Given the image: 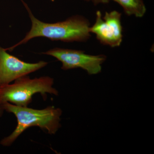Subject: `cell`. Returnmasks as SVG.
Masks as SVG:
<instances>
[{
    "label": "cell",
    "instance_id": "cell-2",
    "mask_svg": "<svg viewBox=\"0 0 154 154\" xmlns=\"http://www.w3.org/2000/svg\"><path fill=\"white\" fill-rule=\"evenodd\" d=\"M4 110L13 113L17 118V126L8 136L3 138L0 143L4 146H10L26 129L37 126L46 130L50 134H55L61 126V116L62 110L54 106L41 110L28 107L17 106L9 102L3 103Z\"/></svg>",
    "mask_w": 154,
    "mask_h": 154
},
{
    "label": "cell",
    "instance_id": "cell-9",
    "mask_svg": "<svg viewBox=\"0 0 154 154\" xmlns=\"http://www.w3.org/2000/svg\"><path fill=\"white\" fill-rule=\"evenodd\" d=\"M4 111L5 110H4V107H3V104L0 102V117H1L3 115Z\"/></svg>",
    "mask_w": 154,
    "mask_h": 154
},
{
    "label": "cell",
    "instance_id": "cell-3",
    "mask_svg": "<svg viewBox=\"0 0 154 154\" xmlns=\"http://www.w3.org/2000/svg\"><path fill=\"white\" fill-rule=\"evenodd\" d=\"M54 79L49 76L33 79L28 75L21 77L15 80L14 84L0 86V102L28 107L35 94L39 93L44 99L48 94L57 96L58 91L54 88Z\"/></svg>",
    "mask_w": 154,
    "mask_h": 154
},
{
    "label": "cell",
    "instance_id": "cell-4",
    "mask_svg": "<svg viewBox=\"0 0 154 154\" xmlns=\"http://www.w3.org/2000/svg\"><path fill=\"white\" fill-rule=\"evenodd\" d=\"M42 54L53 57L62 63V69L68 70L81 68L88 74H98L102 71V64L107 57L103 54L92 55L78 50L55 48L42 53Z\"/></svg>",
    "mask_w": 154,
    "mask_h": 154
},
{
    "label": "cell",
    "instance_id": "cell-7",
    "mask_svg": "<svg viewBox=\"0 0 154 154\" xmlns=\"http://www.w3.org/2000/svg\"><path fill=\"white\" fill-rule=\"evenodd\" d=\"M123 8L128 16L141 18L145 14L146 9L143 0H113Z\"/></svg>",
    "mask_w": 154,
    "mask_h": 154
},
{
    "label": "cell",
    "instance_id": "cell-6",
    "mask_svg": "<svg viewBox=\"0 0 154 154\" xmlns=\"http://www.w3.org/2000/svg\"><path fill=\"white\" fill-rule=\"evenodd\" d=\"M48 64L44 61L36 63L25 62L11 55L0 46V86L9 85L21 77L37 71Z\"/></svg>",
    "mask_w": 154,
    "mask_h": 154
},
{
    "label": "cell",
    "instance_id": "cell-8",
    "mask_svg": "<svg viewBox=\"0 0 154 154\" xmlns=\"http://www.w3.org/2000/svg\"><path fill=\"white\" fill-rule=\"evenodd\" d=\"M88 2H92L94 5H99V4H107L110 0H84Z\"/></svg>",
    "mask_w": 154,
    "mask_h": 154
},
{
    "label": "cell",
    "instance_id": "cell-1",
    "mask_svg": "<svg viewBox=\"0 0 154 154\" xmlns=\"http://www.w3.org/2000/svg\"><path fill=\"white\" fill-rule=\"evenodd\" d=\"M25 6L31 20V28L23 39L11 47L5 48L6 51H12L19 45L38 37L66 42H85L91 37L90 22L82 16L76 15L64 21L46 23L34 17L27 5Z\"/></svg>",
    "mask_w": 154,
    "mask_h": 154
},
{
    "label": "cell",
    "instance_id": "cell-5",
    "mask_svg": "<svg viewBox=\"0 0 154 154\" xmlns=\"http://www.w3.org/2000/svg\"><path fill=\"white\" fill-rule=\"evenodd\" d=\"M121 14L116 11L106 12L102 17L100 11L96 13V20L90 27L91 33H94L100 43L111 47H118L122 41Z\"/></svg>",
    "mask_w": 154,
    "mask_h": 154
}]
</instances>
